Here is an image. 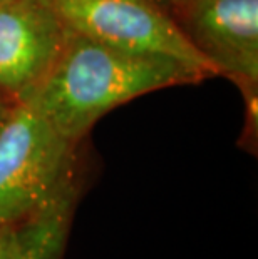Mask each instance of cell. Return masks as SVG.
I'll return each mask as SVG.
<instances>
[{
	"label": "cell",
	"instance_id": "1",
	"mask_svg": "<svg viewBox=\"0 0 258 259\" xmlns=\"http://www.w3.org/2000/svg\"><path fill=\"white\" fill-rule=\"evenodd\" d=\"M205 79L174 59L123 51L69 27L56 64L25 102L60 136L79 144L104 114L121 104Z\"/></svg>",
	"mask_w": 258,
	"mask_h": 259
},
{
	"label": "cell",
	"instance_id": "2",
	"mask_svg": "<svg viewBox=\"0 0 258 259\" xmlns=\"http://www.w3.org/2000/svg\"><path fill=\"white\" fill-rule=\"evenodd\" d=\"M78 146L27 102H15L0 125V226L41 209L78 169Z\"/></svg>",
	"mask_w": 258,
	"mask_h": 259
},
{
	"label": "cell",
	"instance_id": "3",
	"mask_svg": "<svg viewBox=\"0 0 258 259\" xmlns=\"http://www.w3.org/2000/svg\"><path fill=\"white\" fill-rule=\"evenodd\" d=\"M70 29L123 51L174 59L216 77L171 14L150 0H56Z\"/></svg>",
	"mask_w": 258,
	"mask_h": 259
},
{
	"label": "cell",
	"instance_id": "4",
	"mask_svg": "<svg viewBox=\"0 0 258 259\" xmlns=\"http://www.w3.org/2000/svg\"><path fill=\"white\" fill-rule=\"evenodd\" d=\"M67 32L56 0L0 2V94L25 102L56 64Z\"/></svg>",
	"mask_w": 258,
	"mask_h": 259
},
{
	"label": "cell",
	"instance_id": "5",
	"mask_svg": "<svg viewBox=\"0 0 258 259\" xmlns=\"http://www.w3.org/2000/svg\"><path fill=\"white\" fill-rule=\"evenodd\" d=\"M171 17L216 75L258 85V0H185Z\"/></svg>",
	"mask_w": 258,
	"mask_h": 259
},
{
	"label": "cell",
	"instance_id": "6",
	"mask_svg": "<svg viewBox=\"0 0 258 259\" xmlns=\"http://www.w3.org/2000/svg\"><path fill=\"white\" fill-rule=\"evenodd\" d=\"M78 197L76 169L41 209L15 224L14 259H64Z\"/></svg>",
	"mask_w": 258,
	"mask_h": 259
},
{
	"label": "cell",
	"instance_id": "7",
	"mask_svg": "<svg viewBox=\"0 0 258 259\" xmlns=\"http://www.w3.org/2000/svg\"><path fill=\"white\" fill-rule=\"evenodd\" d=\"M15 224L0 226V259H14Z\"/></svg>",
	"mask_w": 258,
	"mask_h": 259
},
{
	"label": "cell",
	"instance_id": "8",
	"mask_svg": "<svg viewBox=\"0 0 258 259\" xmlns=\"http://www.w3.org/2000/svg\"><path fill=\"white\" fill-rule=\"evenodd\" d=\"M150 2L156 4L158 7H161V9L166 10V12L173 14L174 10H176L179 5L185 2V0H150Z\"/></svg>",
	"mask_w": 258,
	"mask_h": 259
},
{
	"label": "cell",
	"instance_id": "9",
	"mask_svg": "<svg viewBox=\"0 0 258 259\" xmlns=\"http://www.w3.org/2000/svg\"><path fill=\"white\" fill-rule=\"evenodd\" d=\"M12 106H14V102H10L7 97L0 94V125H2L5 117H7V114H9L10 107H12Z\"/></svg>",
	"mask_w": 258,
	"mask_h": 259
},
{
	"label": "cell",
	"instance_id": "10",
	"mask_svg": "<svg viewBox=\"0 0 258 259\" xmlns=\"http://www.w3.org/2000/svg\"><path fill=\"white\" fill-rule=\"evenodd\" d=\"M0 2H4V0H0Z\"/></svg>",
	"mask_w": 258,
	"mask_h": 259
}]
</instances>
